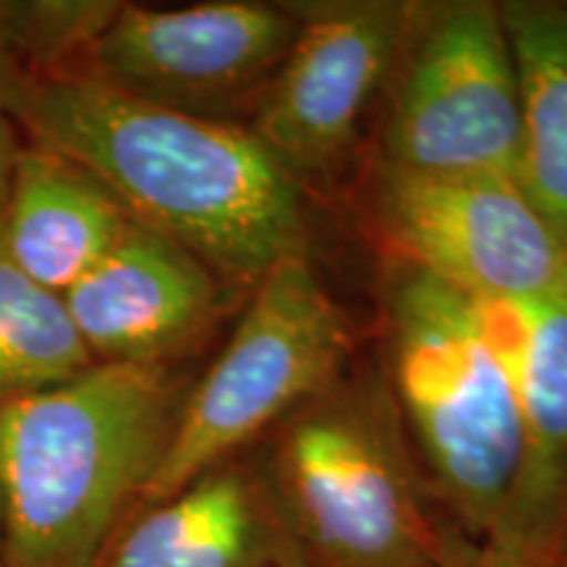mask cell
Listing matches in <instances>:
<instances>
[{"mask_svg": "<svg viewBox=\"0 0 567 567\" xmlns=\"http://www.w3.org/2000/svg\"><path fill=\"white\" fill-rule=\"evenodd\" d=\"M97 567H305L255 455L208 467L140 509Z\"/></svg>", "mask_w": 567, "mask_h": 567, "instance_id": "11", "label": "cell"}, {"mask_svg": "<svg viewBox=\"0 0 567 567\" xmlns=\"http://www.w3.org/2000/svg\"><path fill=\"white\" fill-rule=\"evenodd\" d=\"M379 161L515 179L520 95L499 3H417L389 80Z\"/></svg>", "mask_w": 567, "mask_h": 567, "instance_id": "7", "label": "cell"}, {"mask_svg": "<svg viewBox=\"0 0 567 567\" xmlns=\"http://www.w3.org/2000/svg\"><path fill=\"white\" fill-rule=\"evenodd\" d=\"M0 567H3V555H0Z\"/></svg>", "mask_w": 567, "mask_h": 567, "instance_id": "21", "label": "cell"}, {"mask_svg": "<svg viewBox=\"0 0 567 567\" xmlns=\"http://www.w3.org/2000/svg\"><path fill=\"white\" fill-rule=\"evenodd\" d=\"M32 80L17 66V61L0 45V116H11L13 105L19 103L21 92Z\"/></svg>", "mask_w": 567, "mask_h": 567, "instance_id": "19", "label": "cell"}, {"mask_svg": "<svg viewBox=\"0 0 567 567\" xmlns=\"http://www.w3.org/2000/svg\"><path fill=\"white\" fill-rule=\"evenodd\" d=\"M300 32L250 116V130L297 182L337 172L389 87L417 3H297Z\"/></svg>", "mask_w": 567, "mask_h": 567, "instance_id": "9", "label": "cell"}, {"mask_svg": "<svg viewBox=\"0 0 567 567\" xmlns=\"http://www.w3.org/2000/svg\"><path fill=\"white\" fill-rule=\"evenodd\" d=\"M231 295L195 252L130 221L63 302L95 363L172 368L210 334Z\"/></svg>", "mask_w": 567, "mask_h": 567, "instance_id": "10", "label": "cell"}, {"mask_svg": "<svg viewBox=\"0 0 567 567\" xmlns=\"http://www.w3.org/2000/svg\"><path fill=\"white\" fill-rule=\"evenodd\" d=\"M300 24L297 3H122L66 76L161 109L243 124L239 113L252 116Z\"/></svg>", "mask_w": 567, "mask_h": 567, "instance_id": "8", "label": "cell"}, {"mask_svg": "<svg viewBox=\"0 0 567 567\" xmlns=\"http://www.w3.org/2000/svg\"><path fill=\"white\" fill-rule=\"evenodd\" d=\"M172 368L95 363L0 405L3 567H97L172 444Z\"/></svg>", "mask_w": 567, "mask_h": 567, "instance_id": "2", "label": "cell"}, {"mask_svg": "<svg viewBox=\"0 0 567 567\" xmlns=\"http://www.w3.org/2000/svg\"><path fill=\"white\" fill-rule=\"evenodd\" d=\"M476 302L513 371L528 434V473L509 555L530 567H557L567 528V292Z\"/></svg>", "mask_w": 567, "mask_h": 567, "instance_id": "12", "label": "cell"}, {"mask_svg": "<svg viewBox=\"0 0 567 567\" xmlns=\"http://www.w3.org/2000/svg\"><path fill=\"white\" fill-rule=\"evenodd\" d=\"M499 6L520 95L515 182L567 247V6Z\"/></svg>", "mask_w": 567, "mask_h": 567, "instance_id": "14", "label": "cell"}, {"mask_svg": "<svg viewBox=\"0 0 567 567\" xmlns=\"http://www.w3.org/2000/svg\"><path fill=\"white\" fill-rule=\"evenodd\" d=\"M365 229L392 266L473 300L526 302L567 292V247L507 176L429 174L373 161Z\"/></svg>", "mask_w": 567, "mask_h": 567, "instance_id": "6", "label": "cell"}, {"mask_svg": "<svg viewBox=\"0 0 567 567\" xmlns=\"http://www.w3.org/2000/svg\"><path fill=\"white\" fill-rule=\"evenodd\" d=\"M0 507H3V502H0Z\"/></svg>", "mask_w": 567, "mask_h": 567, "instance_id": "22", "label": "cell"}, {"mask_svg": "<svg viewBox=\"0 0 567 567\" xmlns=\"http://www.w3.org/2000/svg\"><path fill=\"white\" fill-rule=\"evenodd\" d=\"M130 224L122 205L87 168L24 137L0 237L21 274L66 295Z\"/></svg>", "mask_w": 567, "mask_h": 567, "instance_id": "13", "label": "cell"}, {"mask_svg": "<svg viewBox=\"0 0 567 567\" xmlns=\"http://www.w3.org/2000/svg\"><path fill=\"white\" fill-rule=\"evenodd\" d=\"M557 567H567V528H565V538H563V551H559V563Z\"/></svg>", "mask_w": 567, "mask_h": 567, "instance_id": "20", "label": "cell"}, {"mask_svg": "<svg viewBox=\"0 0 567 567\" xmlns=\"http://www.w3.org/2000/svg\"><path fill=\"white\" fill-rule=\"evenodd\" d=\"M95 365L66 302L21 274L0 237V405Z\"/></svg>", "mask_w": 567, "mask_h": 567, "instance_id": "15", "label": "cell"}, {"mask_svg": "<svg viewBox=\"0 0 567 567\" xmlns=\"http://www.w3.org/2000/svg\"><path fill=\"white\" fill-rule=\"evenodd\" d=\"M11 118L95 176L130 221L187 247L250 295L308 255L302 184L247 124L126 97L80 76L34 80Z\"/></svg>", "mask_w": 567, "mask_h": 567, "instance_id": "1", "label": "cell"}, {"mask_svg": "<svg viewBox=\"0 0 567 567\" xmlns=\"http://www.w3.org/2000/svg\"><path fill=\"white\" fill-rule=\"evenodd\" d=\"M305 567H436V515L384 381L347 375L255 455Z\"/></svg>", "mask_w": 567, "mask_h": 567, "instance_id": "4", "label": "cell"}, {"mask_svg": "<svg viewBox=\"0 0 567 567\" xmlns=\"http://www.w3.org/2000/svg\"><path fill=\"white\" fill-rule=\"evenodd\" d=\"M384 384L434 507L509 551L528 473L513 371L478 302L405 266L384 279Z\"/></svg>", "mask_w": 567, "mask_h": 567, "instance_id": "3", "label": "cell"}, {"mask_svg": "<svg viewBox=\"0 0 567 567\" xmlns=\"http://www.w3.org/2000/svg\"><path fill=\"white\" fill-rule=\"evenodd\" d=\"M436 567H530L520 557L481 542L455 526L450 517L436 515Z\"/></svg>", "mask_w": 567, "mask_h": 567, "instance_id": "17", "label": "cell"}, {"mask_svg": "<svg viewBox=\"0 0 567 567\" xmlns=\"http://www.w3.org/2000/svg\"><path fill=\"white\" fill-rule=\"evenodd\" d=\"M21 147H24V134L11 116H0V224H3L6 208H9L13 172Z\"/></svg>", "mask_w": 567, "mask_h": 567, "instance_id": "18", "label": "cell"}, {"mask_svg": "<svg viewBox=\"0 0 567 567\" xmlns=\"http://www.w3.org/2000/svg\"><path fill=\"white\" fill-rule=\"evenodd\" d=\"M350 331L308 255L284 260L250 292L229 342L184 394L166 457L140 509L208 467L243 455L344 373Z\"/></svg>", "mask_w": 567, "mask_h": 567, "instance_id": "5", "label": "cell"}, {"mask_svg": "<svg viewBox=\"0 0 567 567\" xmlns=\"http://www.w3.org/2000/svg\"><path fill=\"white\" fill-rule=\"evenodd\" d=\"M118 9L116 0H0V45L32 82L66 76Z\"/></svg>", "mask_w": 567, "mask_h": 567, "instance_id": "16", "label": "cell"}]
</instances>
